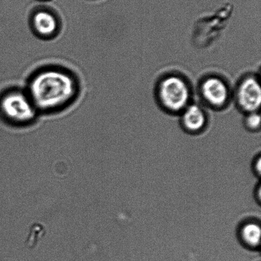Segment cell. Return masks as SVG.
<instances>
[{"label":"cell","instance_id":"obj_4","mask_svg":"<svg viewBox=\"0 0 261 261\" xmlns=\"http://www.w3.org/2000/svg\"><path fill=\"white\" fill-rule=\"evenodd\" d=\"M31 27L36 35L43 39L56 37L60 32L61 23L57 15L50 10H35L31 17Z\"/></svg>","mask_w":261,"mask_h":261},{"label":"cell","instance_id":"obj_7","mask_svg":"<svg viewBox=\"0 0 261 261\" xmlns=\"http://www.w3.org/2000/svg\"><path fill=\"white\" fill-rule=\"evenodd\" d=\"M238 236L243 245L247 249L259 250L260 247L261 227L256 220H247L240 225Z\"/></svg>","mask_w":261,"mask_h":261},{"label":"cell","instance_id":"obj_9","mask_svg":"<svg viewBox=\"0 0 261 261\" xmlns=\"http://www.w3.org/2000/svg\"><path fill=\"white\" fill-rule=\"evenodd\" d=\"M247 127L252 130L259 129L260 125V117L256 112H250L246 119Z\"/></svg>","mask_w":261,"mask_h":261},{"label":"cell","instance_id":"obj_10","mask_svg":"<svg viewBox=\"0 0 261 261\" xmlns=\"http://www.w3.org/2000/svg\"><path fill=\"white\" fill-rule=\"evenodd\" d=\"M252 168L253 173L258 178H259L261 173V155L260 153L257 155L253 160Z\"/></svg>","mask_w":261,"mask_h":261},{"label":"cell","instance_id":"obj_8","mask_svg":"<svg viewBox=\"0 0 261 261\" xmlns=\"http://www.w3.org/2000/svg\"><path fill=\"white\" fill-rule=\"evenodd\" d=\"M182 124L185 129L189 132H200L205 126V114L198 105H191L184 109Z\"/></svg>","mask_w":261,"mask_h":261},{"label":"cell","instance_id":"obj_1","mask_svg":"<svg viewBox=\"0 0 261 261\" xmlns=\"http://www.w3.org/2000/svg\"><path fill=\"white\" fill-rule=\"evenodd\" d=\"M25 91L38 112L52 113L66 108L75 101L79 83L70 71L48 66L33 74Z\"/></svg>","mask_w":261,"mask_h":261},{"label":"cell","instance_id":"obj_6","mask_svg":"<svg viewBox=\"0 0 261 261\" xmlns=\"http://www.w3.org/2000/svg\"><path fill=\"white\" fill-rule=\"evenodd\" d=\"M202 96L212 106H224L229 98V89L226 83L218 78L206 79L201 87Z\"/></svg>","mask_w":261,"mask_h":261},{"label":"cell","instance_id":"obj_3","mask_svg":"<svg viewBox=\"0 0 261 261\" xmlns=\"http://www.w3.org/2000/svg\"><path fill=\"white\" fill-rule=\"evenodd\" d=\"M159 96L165 108L170 111L178 112L188 107L190 89L183 79L178 76H170L161 82Z\"/></svg>","mask_w":261,"mask_h":261},{"label":"cell","instance_id":"obj_2","mask_svg":"<svg viewBox=\"0 0 261 261\" xmlns=\"http://www.w3.org/2000/svg\"><path fill=\"white\" fill-rule=\"evenodd\" d=\"M0 112L8 123L17 127L32 124L39 113L27 91L17 88L10 89L3 94Z\"/></svg>","mask_w":261,"mask_h":261},{"label":"cell","instance_id":"obj_5","mask_svg":"<svg viewBox=\"0 0 261 261\" xmlns=\"http://www.w3.org/2000/svg\"><path fill=\"white\" fill-rule=\"evenodd\" d=\"M237 98L238 103L244 111H257L261 103L260 86L257 79L249 77L242 81L237 89Z\"/></svg>","mask_w":261,"mask_h":261},{"label":"cell","instance_id":"obj_11","mask_svg":"<svg viewBox=\"0 0 261 261\" xmlns=\"http://www.w3.org/2000/svg\"><path fill=\"white\" fill-rule=\"evenodd\" d=\"M254 197L257 204H260L261 202V186L260 183H258L256 188H255Z\"/></svg>","mask_w":261,"mask_h":261}]
</instances>
